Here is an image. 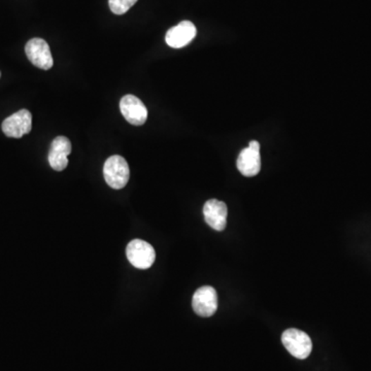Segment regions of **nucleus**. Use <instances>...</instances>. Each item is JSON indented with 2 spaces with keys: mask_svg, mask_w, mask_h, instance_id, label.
I'll return each instance as SVG.
<instances>
[{
  "mask_svg": "<svg viewBox=\"0 0 371 371\" xmlns=\"http://www.w3.org/2000/svg\"><path fill=\"white\" fill-rule=\"evenodd\" d=\"M104 176L109 187L115 190L123 189L130 178L128 163L122 156H111L104 163Z\"/></svg>",
  "mask_w": 371,
  "mask_h": 371,
  "instance_id": "nucleus-1",
  "label": "nucleus"
},
{
  "mask_svg": "<svg viewBox=\"0 0 371 371\" xmlns=\"http://www.w3.org/2000/svg\"><path fill=\"white\" fill-rule=\"evenodd\" d=\"M129 262L138 269H147L155 262L156 253L154 248L142 239H133L126 248Z\"/></svg>",
  "mask_w": 371,
  "mask_h": 371,
  "instance_id": "nucleus-2",
  "label": "nucleus"
},
{
  "mask_svg": "<svg viewBox=\"0 0 371 371\" xmlns=\"http://www.w3.org/2000/svg\"><path fill=\"white\" fill-rule=\"evenodd\" d=\"M283 345L288 352L297 359H306L312 353V343L305 332L298 329H288L281 335Z\"/></svg>",
  "mask_w": 371,
  "mask_h": 371,
  "instance_id": "nucleus-3",
  "label": "nucleus"
},
{
  "mask_svg": "<svg viewBox=\"0 0 371 371\" xmlns=\"http://www.w3.org/2000/svg\"><path fill=\"white\" fill-rule=\"evenodd\" d=\"M2 131L8 138H21L32 129V115L27 109L13 114L2 122Z\"/></svg>",
  "mask_w": 371,
  "mask_h": 371,
  "instance_id": "nucleus-4",
  "label": "nucleus"
},
{
  "mask_svg": "<svg viewBox=\"0 0 371 371\" xmlns=\"http://www.w3.org/2000/svg\"><path fill=\"white\" fill-rule=\"evenodd\" d=\"M25 53L33 66L44 71L52 68L54 60L48 42L42 39H32L27 42Z\"/></svg>",
  "mask_w": 371,
  "mask_h": 371,
  "instance_id": "nucleus-5",
  "label": "nucleus"
},
{
  "mask_svg": "<svg viewBox=\"0 0 371 371\" xmlns=\"http://www.w3.org/2000/svg\"><path fill=\"white\" fill-rule=\"evenodd\" d=\"M238 169L245 176H255L261 169L260 144L257 140L241 152L238 158Z\"/></svg>",
  "mask_w": 371,
  "mask_h": 371,
  "instance_id": "nucleus-6",
  "label": "nucleus"
},
{
  "mask_svg": "<svg viewBox=\"0 0 371 371\" xmlns=\"http://www.w3.org/2000/svg\"><path fill=\"white\" fill-rule=\"evenodd\" d=\"M194 312L200 317H212L218 308V295L211 286L199 288L192 299Z\"/></svg>",
  "mask_w": 371,
  "mask_h": 371,
  "instance_id": "nucleus-7",
  "label": "nucleus"
},
{
  "mask_svg": "<svg viewBox=\"0 0 371 371\" xmlns=\"http://www.w3.org/2000/svg\"><path fill=\"white\" fill-rule=\"evenodd\" d=\"M120 109L123 117L134 126H142L147 119V109L144 102L134 95H126L121 99Z\"/></svg>",
  "mask_w": 371,
  "mask_h": 371,
  "instance_id": "nucleus-8",
  "label": "nucleus"
},
{
  "mask_svg": "<svg viewBox=\"0 0 371 371\" xmlns=\"http://www.w3.org/2000/svg\"><path fill=\"white\" fill-rule=\"evenodd\" d=\"M196 35H197V29L195 25L192 22L183 21L167 31L165 40L171 48L181 49L188 46L195 39Z\"/></svg>",
  "mask_w": 371,
  "mask_h": 371,
  "instance_id": "nucleus-9",
  "label": "nucleus"
},
{
  "mask_svg": "<svg viewBox=\"0 0 371 371\" xmlns=\"http://www.w3.org/2000/svg\"><path fill=\"white\" fill-rule=\"evenodd\" d=\"M205 222L216 231H223L227 225L228 209L223 201L211 199L203 207Z\"/></svg>",
  "mask_w": 371,
  "mask_h": 371,
  "instance_id": "nucleus-10",
  "label": "nucleus"
},
{
  "mask_svg": "<svg viewBox=\"0 0 371 371\" xmlns=\"http://www.w3.org/2000/svg\"><path fill=\"white\" fill-rule=\"evenodd\" d=\"M71 153V142L66 136H58L53 140L49 152L48 160L56 171H62L68 165L67 156Z\"/></svg>",
  "mask_w": 371,
  "mask_h": 371,
  "instance_id": "nucleus-11",
  "label": "nucleus"
},
{
  "mask_svg": "<svg viewBox=\"0 0 371 371\" xmlns=\"http://www.w3.org/2000/svg\"><path fill=\"white\" fill-rule=\"evenodd\" d=\"M138 0H109V8L115 15H123L128 12Z\"/></svg>",
  "mask_w": 371,
  "mask_h": 371,
  "instance_id": "nucleus-12",
  "label": "nucleus"
},
{
  "mask_svg": "<svg viewBox=\"0 0 371 371\" xmlns=\"http://www.w3.org/2000/svg\"><path fill=\"white\" fill-rule=\"evenodd\" d=\"M0 77H1V73H0Z\"/></svg>",
  "mask_w": 371,
  "mask_h": 371,
  "instance_id": "nucleus-13",
  "label": "nucleus"
}]
</instances>
